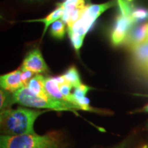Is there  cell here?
Segmentation results:
<instances>
[{
    "instance_id": "6",
    "label": "cell",
    "mask_w": 148,
    "mask_h": 148,
    "mask_svg": "<svg viewBox=\"0 0 148 148\" xmlns=\"http://www.w3.org/2000/svg\"><path fill=\"white\" fill-rule=\"evenodd\" d=\"M148 40V23L134 26L129 32L125 45L130 50L145 43Z\"/></svg>"
},
{
    "instance_id": "3",
    "label": "cell",
    "mask_w": 148,
    "mask_h": 148,
    "mask_svg": "<svg viewBox=\"0 0 148 148\" xmlns=\"http://www.w3.org/2000/svg\"><path fill=\"white\" fill-rule=\"evenodd\" d=\"M14 103L21 106L36 108H47L56 111H75L79 110V107L69 101L50 99L46 100L39 97L29 90L27 86H23L12 93Z\"/></svg>"
},
{
    "instance_id": "15",
    "label": "cell",
    "mask_w": 148,
    "mask_h": 148,
    "mask_svg": "<svg viewBox=\"0 0 148 148\" xmlns=\"http://www.w3.org/2000/svg\"><path fill=\"white\" fill-rule=\"evenodd\" d=\"M130 16L135 25L137 23L147 21L148 20V9L132 5L130 10Z\"/></svg>"
},
{
    "instance_id": "23",
    "label": "cell",
    "mask_w": 148,
    "mask_h": 148,
    "mask_svg": "<svg viewBox=\"0 0 148 148\" xmlns=\"http://www.w3.org/2000/svg\"><path fill=\"white\" fill-rule=\"evenodd\" d=\"M25 1H43V0H25Z\"/></svg>"
},
{
    "instance_id": "22",
    "label": "cell",
    "mask_w": 148,
    "mask_h": 148,
    "mask_svg": "<svg viewBox=\"0 0 148 148\" xmlns=\"http://www.w3.org/2000/svg\"><path fill=\"white\" fill-rule=\"evenodd\" d=\"M115 148H125V143H122L121 145H120Z\"/></svg>"
},
{
    "instance_id": "21",
    "label": "cell",
    "mask_w": 148,
    "mask_h": 148,
    "mask_svg": "<svg viewBox=\"0 0 148 148\" xmlns=\"http://www.w3.org/2000/svg\"><path fill=\"white\" fill-rule=\"evenodd\" d=\"M145 96H148V95H145ZM136 112H147L148 113V104L144 106L143 108H141V109H140V110L136 111Z\"/></svg>"
},
{
    "instance_id": "8",
    "label": "cell",
    "mask_w": 148,
    "mask_h": 148,
    "mask_svg": "<svg viewBox=\"0 0 148 148\" xmlns=\"http://www.w3.org/2000/svg\"><path fill=\"white\" fill-rule=\"evenodd\" d=\"M131 51L134 65L143 73H145L148 71V40Z\"/></svg>"
},
{
    "instance_id": "24",
    "label": "cell",
    "mask_w": 148,
    "mask_h": 148,
    "mask_svg": "<svg viewBox=\"0 0 148 148\" xmlns=\"http://www.w3.org/2000/svg\"><path fill=\"white\" fill-rule=\"evenodd\" d=\"M144 74H145V75H146V77H147V78H148V71H146V72H145V73H144Z\"/></svg>"
},
{
    "instance_id": "17",
    "label": "cell",
    "mask_w": 148,
    "mask_h": 148,
    "mask_svg": "<svg viewBox=\"0 0 148 148\" xmlns=\"http://www.w3.org/2000/svg\"><path fill=\"white\" fill-rule=\"evenodd\" d=\"M14 103L12 92L1 88L0 90V108L1 110L8 108Z\"/></svg>"
},
{
    "instance_id": "9",
    "label": "cell",
    "mask_w": 148,
    "mask_h": 148,
    "mask_svg": "<svg viewBox=\"0 0 148 148\" xmlns=\"http://www.w3.org/2000/svg\"><path fill=\"white\" fill-rule=\"evenodd\" d=\"M114 5H115V1H110L101 4L86 5L82 15L94 23L103 12L113 7Z\"/></svg>"
},
{
    "instance_id": "26",
    "label": "cell",
    "mask_w": 148,
    "mask_h": 148,
    "mask_svg": "<svg viewBox=\"0 0 148 148\" xmlns=\"http://www.w3.org/2000/svg\"><path fill=\"white\" fill-rule=\"evenodd\" d=\"M127 1H132V0H127Z\"/></svg>"
},
{
    "instance_id": "18",
    "label": "cell",
    "mask_w": 148,
    "mask_h": 148,
    "mask_svg": "<svg viewBox=\"0 0 148 148\" xmlns=\"http://www.w3.org/2000/svg\"><path fill=\"white\" fill-rule=\"evenodd\" d=\"M86 5L82 7H78V8H75L72 12L70 13L68 18L67 22H66V25H67V28H70L73 25V24L75 23L80 18L81 16L84 13V11L86 8Z\"/></svg>"
},
{
    "instance_id": "20",
    "label": "cell",
    "mask_w": 148,
    "mask_h": 148,
    "mask_svg": "<svg viewBox=\"0 0 148 148\" xmlns=\"http://www.w3.org/2000/svg\"><path fill=\"white\" fill-rule=\"evenodd\" d=\"M20 69H21V71L22 82H23L24 86H27L29 81L30 80V79H32L33 77H34V75L36 73H34V72L29 71V70H28V69H24V68L21 67V68H20Z\"/></svg>"
},
{
    "instance_id": "16",
    "label": "cell",
    "mask_w": 148,
    "mask_h": 148,
    "mask_svg": "<svg viewBox=\"0 0 148 148\" xmlns=\"http://www.w3.org/2000/svg\"><path fill=\"white\" fill-rule=\"evenodd\" d=\"M50 34L53 38L62 39L65 34V23L61 20H57L51 24Z\"/></svg>"
},
{
    "instance_id": "13",
    "label": "cell",
    "mask_w": 148,
    "mask_h": 148,
    "mask_svg": "<svg viewBox=\"0 0 148 148\" xmlns=\"http://www.w3.org/2000/svg\"><path fill=\"white\" fill-rule=\"evenodd\" d=\"M58 4L63 9V14L61 18L65 23L67 22L70 13L74 9L86 5L85 0H65L64 2L59 3Z\"/></svg>"
},
{
    "instance_id": "19",
    "label": "cell",
    "mask_w": 148,
    "mask_h": 148,
    "mask_svg": "<svg viewBox=\"0 0 148 148\" xmlns=\"http://www.w3.org/2000/svg\"><path fill=\"white\" fill-rule=\"evenodd\" d=\"M90 89H91V88H90V86H87V85L82 84L79 85V86H77V87L75 88V90H74L73 95L77 101L79 100V99L86 97V93H87L88 90H90Z\"/></svg>"
},
{
    "instance_id": "5",
    "label": "cell",
    "mask_w": 148,
    "mask_h": 148,
    "mask_svg": "<svg viewBox=\"0 0 148 148\" xmlns=\"http://www.w3.org/2000/svg\"><path fill=\"white\" fill-rule=\"evenodd\" d=\"M21 67L28 69L36 74L46 73L49 71L42 53L38 48H35L27 53L24 58Z\"/></svg>"
},
{
    "instance_id": "25",
    "label": "cell",
    "mask_w": 148,
    "mask_h": 148,
    "mask_svg": "<svg viewBox=\"0 0 148 148\" xmlns=\"http://www.w3.org/2000/svg\"><path fill=\"white\" fill-rule=\"evenodd\" d=\"M142 148H148V146H147V145H144V146H143V147H142Z\"/></svg>"
},
{
    "instance_id": "7",
    "label": "cell",
    "mask_w": 148,
    "mask_h": 148,
    "mask_svg": "<svg viewBox=\"0 0 148 148\" xmlns=\"http://www.w3.org/2000/svg\"><path fill=\"white\" fill-rule=\"evenodd\" d=\"M1 88L13 93L16 90L23 87L24 84L21 80V71L18 69L16 71H12L0 77Z\"/></svg>"
},
{
    "instance_id": "1",
    "label": "cell",
    "mask_w": 148,
    "mask_h": 148,
    "mask_svg": "<svg viewBox=\"0 0 148 148\" xmlns=\"http://www.w3.org/2000/svg\"><path fill=\"white\" fill-rule=\"evenodd\" d=\"M46 111L18 107L1 110L0 125L3 135L17 136L35 134L34 124L37 118Z\"/></svg>"
},
{
    "instance_id": "11",
    "label": "cell",
    "mask_w": 148,
    "mask_h": 148,
    "mask_svg": "<svg viewBox=\"0 0 148 148\" xmlns=\"http://www.w3.org/2000/svg\"><path fill=\"white\" fill-rule=\"evenodd\" d=\"M45 88L47 95L52 99L60 101H66L65 97L60 91L58 83L56 82L54 77H45Z\"/></svg>"
},
{
    "instance_id": "2",
    "label": "cell",
    "mask_w": 148,
    "mask_h": 148,
    "mask_svg": "<svg viewBox=\"0 0 148 148\" xmlns=\"http://www.w3.org/2000/svg\"><path fill=\"white\" fill-rule=\"evenodd\" d=\"M62 137L58 132L45 135L35 134L17 136L1 135L0 148H62Z\"/></svg>"
},
{
    "instance_id": "14",
    "label": "cell",
    "mask_w": 148,
    "mask_h": 148,
    "mask_svg": "<svg viewBox=\"0 0 148 148\" xmlns=\"http://www.w3.org/2000/svg\"><path fill=\"white\" fill-rule=\"evenodd\" d=\"M62 76L64 77L66 82H69L74 88H76L82 84L79 72L75 66H72L69 68L67 71L62 75Z\"/></svg>"
},
{
    "instance_id": "12",
    "label": "cell",
    "mask_w": 148,
    "mask_h": 148,
    "mask_svg": "<svg viewBox=\"0 0 148 148\" xmlns=\"http://www.w3.org/2000/svg\"><path fill=\"white\" fill-rule=\"evenodd\" d=\"M57 5H57V8L53 12H51L50 14H48L46 17L42 18H38V19H32L26 21V22H41V23H44L45 27H44V30L43 32H42V37H43L44 35L45 34L46 32H47V29L51 24L54 23L56 21H57L59 18L62 17V14H63V9H62V7L58 3Z\"/></svg>"
},
{
    "instance_id": "10",
    "label": "cell",
    "mask_w": 148,
    "mask_h": 148,
    "mask_svg": "<svg viewBox=\"0 0 148 148\" xmlns=\"http://www.w3.org/2000/svg\"><path fill=\"white\" fill-rule=\"evenodd\" d=\"M45 78L43 75L40 74H36L29 81L27 86L29 90L38 97L43 98L48 100L52 99L47 95L45 88Z\"/></svg>"
},
{
    "instance_id": "4",
    "label": "cell",
    "mask_w": 148,
    "mask_h": 148,
    "mask_svg": "<svg viewBox=\"0 0 148 148\" xmlns=\"http://www.w3.org/2000/svg\"><path fill=\"white\" fill-rule=\"evenodd\" d=\"M135 25L132 18L127 14L119 12L116 16L113 29L111 32V42L114 46L124 43L127 35Z\"/></svg>"
}]
</instances>
